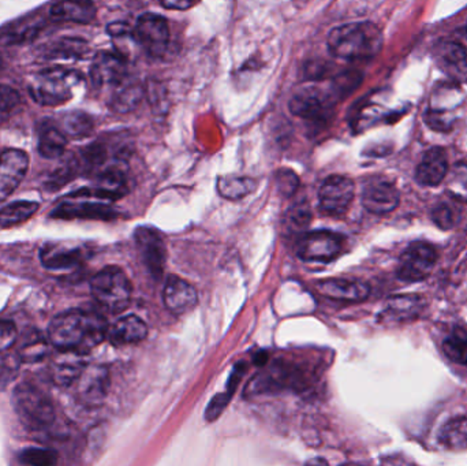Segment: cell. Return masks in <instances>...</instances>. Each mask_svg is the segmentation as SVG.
<instances>
[{
  "instance_id": "9c48e42d",
  "label": "cell",
  "mask_w": 467,
  "mask_h": 466,
  "mask_svg": "<svg viewBox=\"0 0 467 466\" xmlns=\"http://www.w3.org/2000/svg\"><path fill=\"white\" fill-rule=\"evenodd\" d=\"M135 40L150 57L165 55L170 44V27L162 15L147 12L139 18L134 29Z\"/></svg>"
},
{
  "instance_id": "4316f807",
  "label": "cell",
  "mask_w": 467,
  "mask_h": 466,
  "mask_svg": "<svg viewBox=\"0 0 467 466\" xmlns=\"http://www.w3.org/2000/svg\"><path fill=\"white\" fill-rule=\"evenodd\" d=\"M81 358L83 354L71 351V358L58 361L52 368V381L60 387H68L76 383L86 366Z\"/></svg>"
},
{
  "instance_id": "ba28073f",
  "label": "cell",
  "mask_w": 467,
  "mask_h": 466,
  "mask_svg": "<svg viewBox=\"0 0 467 466\" xmlns=\"http://www.w3.org/2000/svg\"><path fill=\"white\" fill-rule=\"evenodd\" d=\"M438 261L435 246L415 242L406 249L398 266V277L405 282H421L430 277Z\"/></svg>"
},
{
  "instance_id": "7bdbcfd3",
  "label": "cell",
  "mask_w": 467,
  "mask_h": 466,
  "mask_svg": "<svg viewBox=\"0 0 467 466\" xmlns=\"http://www.w3.org/2000/svg\"><path fill=\"white\" fill-rule=\"evenodd\" d=\"M278 189L282 195L291 196L297 190L300 181L297 175L290 170H280L277 175Z\"/></svg>"
},
{
  "instance_id": "7402d4cb",
  "label": "cell",
  "mask_w": 467,
  "mask_h": 466,
  "mask_svg": "<svg viewBox=\"0 0 467 466\" xmlns=\"http://www.w3.org/2000/svg\"><path fill=\"white\" fill-rule=\"evenodd\" d=\"M50 17L56 22L91 24L96 18V6L92 0H60L51 7Z\"/></svg>"
},
{
  "instance_id": "52a82bcc",
  "label": "cell",
  "mask_w": 467,
  "mask_h": 466,
  "mask_svg": "<svg viewBox=\"0 0 467 466\" xmlns=\"http://www.w3.org/2000/svg\"><path fill=\"white\" fill-rule=\"evenodd\" d=\"M109 203L111 201L97 197L91 189H84L68 196V200L60 204L51 216L60 219H111L115 213Z\"/></svg>"
},
{
  "instance_id": "d6a6232c",
  "label": "cell",
  "mask_w": 467,
  "mask_h": 466,
  "mask_svg": "<svg viewBox=\"0 0 467 466\" xmlns=\"http://www.w3.org/2000/svg\"><path fill=\"white\" fill-rule=\"evenodd\" d=\"M254 189L256 181L247 177H223L218 182L219 193L229 200H239Z\"/></svg>"
},
{
  "instance_id": "7c38bea8",
  "label": "cell",
  "mask_w": 467,
  "mask_h": 466,
  "mask_svg": "<svg viewBox=\"0 0 467 466\" xmlns=\"http://www.w3.org/2000/svg\"><path fill=\"white\" fill-rule=\"evenodd\" d=\"M333 92L318 86L300 89L290 100L291 113L303 119H323L333 108Z\"/></svg>"
},
{
  "instance_id": "6da1fadb",
  "label": "cell",
  "mask_w": 467,
  "mask_h": 466,
  "mask_svg": "<svg viewBox=\"0 0 467 466\" xmlns=\"http://www.w3.org/2000/svg\"><path fill=\"white\" fill-rule=\"evenodd\" d=\"M107 333L109 327L103 316L70 309L51 320L48 341L60 351H74L85 356L106 340Z\"/></svg>"
},
{
  "instance_id": "7a4b0ae2",
  "label": "cell",
  "mask_w": 467,
  "mask_h": 466,
  "mask_svg": "<svg viewBox=\"0 0 467 466\" xmlns=\"http://www.w3.org/2000/svg\"><path fill=\"white\" fill-rule=\"evenodd\" d=\"M326 43L334 57L357 62L376 57L382 48V35L372 22H353L331 30Z\"/></svg>"
},
{
  "instance_id": "ffe728a7",
  "label": "cell",
  "mask_w": 467,
  "mask_h": 466,
  "mask_svg": "<svg viewBox=\"0 0 467 466\" xmlns=\"http://www.w3.org/2000/svg\"><path fill=\"white\" fill-rule=\"evenodd\" d=\"M318 289L324 297L343 302L365 301L371 294V289L366 284L350 279H326L318 285Z\"/></svg>"
},
{
  "instance_id": "ab89813d",
  "label": "cell",
  "mask_w": 467,
  "mask_h": 466,
  "mask_svg": "<svg viewBox=\"0 0 467 466\" xmlns=\"http://www.w3.org/2000/svg\"><path fill=\"white\" fill-rule=\"evenodd\" d=\"M22 465L51 466L58 462V454L53 450L29 447L18 455Z\"/></svg>"
},
{
  "instance_id": "f546056e",
  "label": "cell",
  "mask_w": 467,
  "mask_h": 466,
  "mask_svg": "<svg viewBox=\"0 0 467 466\" xmlns=\"http://www.w3.org/2000/svg\"><path fill=\"white\" fill-rule=\"evenodd\" d=\"M89 52L88 44L80 39H60L58 42L51 43L43 51V55L47 60H55V58H85Z\"/></svg>"
},
{
  "instance_id": "c3c4849f",
  "label": "cell",
  "mask_w": 467,
  "mask_h": 466,
  "mask_svg": "<svg viewBox=\"0 0 467 466\" xmlns=\"http://www.w3.org/2000/svg\"><path fill=\"white\" fill-rule=\"evenodd\" d=\"M4 68V58L0 55V68Z\"/></svg>"
},
{
  "instance_id": "74e56055",
  "label": "cell",
  "mask_w": 467,
  "mask_h": 466,
  "mask_svg": "<svg viewBox=\"0 0 467 466\" xmlns=\"http://www.w3.org/2000/svg\"><path fill=\"white\" fill-rule=\"evenodd\" d=\"M81 170V162L76 159V157H68L66 162H63L60 165V169L56 170L52 175H51L50 181H48V186L50 189H60L63 185L70 182L78 172Z\"/></svg>"
},
{
  "instance_id": "484cf974",
  "label": "cell",
  "mask_w": 467,
  "mask_h": 466,
  "mask_svg": "<svg viewBox=\"0 0 467 466\" xmlns=\"http://www.w3.org/2000/svg\"><path fill=\"white\" fill-rule=\"evenodd\" d=\"M439 442L446 449H467V414L455 417L444 424L439 432Z\"/></svg>"
},
{
  "instance_id": "30bf717a",
  "label": "cell",
  "mask_w": 467,
  "mask_h": 466,
  "mask_svg": "<svg viewBox=\"0 0 467 466\" xmlns=\"http://www.w3.org/2000/svg\"><path fill=\"white\" fill-rule=\"evenodd\" d=\"M353 181L343 175H331L324 181L318 192V207L324 215L343 216L353 203Z\"/></svg>"
},
{
  "instance_id": "8d00e7d4",
  "label": "cell",
  "mask_w": 467,
  "mask_h": 466,
  "mask_svg": "<svg viewBox=\"0 0 467 466\" xmlns=\"http://www.w3.org/2000/svg\"><path fill=\"white\" fill-rule=\"evenodd\" d=\"M142 99V89L139 85H127L117 93L112 101V108L118 113H129L139 106Z\"/></svg>"
},
{
  "instance_id": "60d3db41",
  "label": "cell",
  "mask_w": 467,
  "mask_h": 466,
  "mask_svg": "<svg viewBox=\"0 0 467 466\" xmlns=\"http://www.w3.org/2000/svg\"><path fill=\"white\" fill-rule=\"evenodd\" d=\"M461 210L456 205L447 203L440 204L432 213L433 221L443 230H450V229L455 228L461 221Z\"/></svg>"
},
{
  "instance_id": "f6af8a7d",
  "label": "cell",
  "mask_w": 467,
  "mask_h": 466,
  "mask_svg": "<svg viewBox=\"0 0 467 466\" xmlns=\"http://www.w3.org/2000/svg\"><path fill=\"white\" fill-rule=\"evenodd\" d=\"M290 218L291 221H294L295 225L306 226L310 221L311 213L305 204H300V205L291 210Z\"/></svg>"
},
{
  "instance_id": "d590c367",
  "label": "cell",
  "mask_w": 467,
  "mask_h": 466,
  "mask_svg": "<svg viewBox=\"0 0 467 466\" xmlns=\"http://www.w3.org/2000/svg\"><path fill=\"white\" fill-rule=\"evenodd\" d=\"M38 29L40 27L37 24H30V22L14 25L12 29L0 35V44L7 47V45L22 44V43L29 42L37 35Z\"/></svg>"
},
{
  "instance_id": "7dc6e473",
  "label": "cell",
  "mask_w": 467,
  "mask_h": 466,
  "mask_svg": "<svg viewBox=\"0 0 467 466\" xmlns=\"http://www.w3.org/2000/svg\"><path fill=\"white\" fill-rule=\"evenodd\" d=\"M107 30L112 37H125V36L130 35V28L126 22H114L107 28Z\"/></svg>"
},
{
  "instance_id": "e575fe53",
  "label": "cell",
  "mask_w": 467,
  "mask_h": 466,
  "mask_svg": "<svg viewBox=\"0 0 467 466\" xmlns=\"http://www.w3.org/2000/svg\"><path fill=\"white\" fill-rule=\"evenodd\" d=\"M48 353H50V343L40 333L28 335L20 348V358L28 364L44 360Z\"/></svg>"
},
{
  "instance_id": "836d02e7",
  "label": "cell",
  "mask_w": 467,
  "mask_h": 466,
  "mask_svg": "<svg viewBox=\"0 0 467 466\" xmlns=\"http://www.w3.org/2000/svg\"><path fill=\"white\" fill-rule=\"evenodd\" d=\"M446 190L451 197L467 203V160L456 163L451 172L447 173Z\"/></svg>"
},
{
  "instance_id": "8fae6325",
  "label": "cell",
  "mask_w": 467,
  "mask_h": 466,
  "mask_svg": "<svg viewBox=\"0 0 467 466\" xmlns=\"http://www.w3.org/2000/svg\"><path fill=\"white\" fill-rule=\"evenodd\" d=\"M343 251V239L333 231L318 230L305 234L297 245V253L305 261L328 263Z\"/></svg>"
},
{
  "instance_id": "d4e9b609",
  "label": "cell",
  "mask_w": 467,
  "mask_h": 466,
  "mask_svg": "<svg viewBox=\"0 0 467 466\" xmlns=\"http://www.w3.org/2000/svg\"><path fill=\"white\" fill-rule=\"evenodd\" d=\"M423 302L415 295L392 298L387 309L382 312V317L387 322H405V320L415 319L423 307Z\"/></svg>"
},
{
  "instance_id": "e0dca14e",
  "label": "cell",
  "mask_w": 467,
  "mask_h": 466,
  "mask_svg": "<svg viewBox=\"0 0 467 466\" xmlns=\"http://www.w3.org/2000/svg\"><path fill=\"white\" fill-rule=\"evenodd\" d=\"M135 244L139 246L142 261L153 277L159 279L165 269L167 249L157 231L150 228H140L135 231Z\"/></svg>"
},
{
  "instance_id": "d6986e66",
  "label": "cell",
  "mask_w": 467,
  "mask_h": 466,
  "mask_svg": "<svg viewBox=\"0 0 467 466\" xmlns=\"http://www.w3.org/2000/svg\"><path fill=\"white\" fill-rule=\"evenodd\" d=\"M163 301L170 312L182 315L197 305V292L191 285L183 281L182 277L171 275L163 289Z\"/></svg>"
},
{
  "instance_id": "277c9868",
  "label": "cell",
  "mask_w": 467,
  "mask_h": 466,
  "mask_svg": "<svg viewBox=\"0 0 467 466\" xmlns=\"http://www.w3.org/2000/svg\"><path fill=\"white\" fill-rule=\"evenodd\" d=\"M15 410L21 419L32 431H43L55 422V406L50 397L29 382L18 384L14 390Z\"/></svg>"
},
{
  "instance_id": "ee69618b",
  "label": "cell",
  "mask_w": 467,
  "mask_h": 466,
  "mask_svg": "<svg viewBox=\"0 0 467 466\" xmlns=\"http://www.w3.org/2000/svg\"><path fill=\"white\" fill-rule=\"evenodd\" d=\"M231 396L232 394L227 391V393L218 394L215 398L209 402L205 414L208 422H215V420L221 416V412H223V410L226 409L227 405H229Z\"/></svg>"
},
{
  "instance_id": "44dd1931",
  "label": "cell",
  "mask_w": 467,
  "mask_h": 466,
  "mask_svg": "<svg viewBox=\"0 0 467 466\" xmlns=\"http://www.w3.org/2000/svg\"><path fill=\"white\" fill-rule=\"evenodd\" d=\"M448 159L443 148H431L426 151L415 172V180L423 186H436L446 180Z\"/></svg>"
},
{
  "instance_id": "cb8c5ba5",
  "label": "cell",
  "mask_w": 467,
  "mask_h": 466,
  "mask_svg": "<svg viewBox=\"0 0 467 466\" xmlns=\"http://www.w3.org/2000/svg\"><path fill=\"white\" fill-rule=\"evenodd\" d=\"M68 145V137L56 122H43L38 129V154L45 159H56L62 157Z\"/></svg>"
},
{
  "instance_id": "4fadbf2b",
  "label": "cell",
  "mask_w": 467,
  "mask_h": 466,
  "mask_svg": "<svg viewBox=\"0 0 467 466\" xmlns=\"http://www.w3.org/2000/svg\"><path fill=\"white\" fill-rule=\"evenodd\" d=\"M76 396L81 404L97 407L103 404L109 389V374L106 366H85L76 379Z\"/></svg>"
},
{
  "instance_id": "83f0119b",
  "label": "cell",
  "mask_w": 467,
  "mask_h": 466,
  "mask_svg": "<svg viewBox=\"0 0 467 466\" xmlns=\"http://www.w3.org/2000/svg\"><path fill=\"white\" fill-rule=\"evenodd\" d=\"M38 210V204L33 201H15L0 208V229L22 225L29 221Z\"/></svg>"
},
{
  "instance_id": "4dcf8cb0",
  "label": "cell",
  "mask_w": 467,
  "mask_h": 466,
  "mask_svg": "<svg viewBox=\"0 0 467 466\" xmlns=\"http://www.w3.org/2000/svg\"><path fill=\"white\" fill-rule=\"evenodd\" d=\"M80 259L78 251H71V249L47 246L42 251V263L48 269H73L80 263Z\"/></svg>"
},
{
  "instance_id": "603a6c76",
  "label": "cell",
  "mask_w": 467,
  "mask_h": 466,
  "mask_svg": "<svg viewBox=\"0 0 467 466\" xmlns=\"http://www.w3.org/2000/svg\"><path fill=\"white\" fill-rule=\"evenodd\" d=\"M147 335L148 327L144 320L134 315L124 316L117 320L107 333L109 342L114 346L134 345L144 341Z\"/></svg>"
},
{
  "instance_id": "bcb514c9",
  "label": "cell",
  "mask_w": 467,
  "mask_h": 466,
  "mask_svg": "<svg viewBox=\"0 0 467 466\" xmlns=\"http://www.w3.org/2000/svg\"><path fill=\"white\" fill-rule=\"evenodd\" d=\"M160 4L168 10H188L196 6L198 0H160Z\"/></svg>"
},
{
  "instance_id": "1f68e13d",
  "label": "cell",
  "mask_w": 467,
  "mask_h": 466,
  "mask_svg": "<svg viewBox=\"0 0 467 466\" xmlns=\"http://www.w3.org/2000/svg\"><path fill=\"white\" fill-rule=\"evenodd\" d=\"M443 350L447 358L454 363L467 366V330L455 327L447 335L443 342Z\"/></svg>"
},
{
  "instance_id": "8992f818",
  "label": "cell",
  "mask_w": 467,
  "mask_h": 466,
  "mask_svg": "<svg viewBox=\"0 0 467 466\" xmlns=\"http://www.w3.org/2000/svg\"><path fill=\"white\" fill-rule=\"evenodd\" d=\"M463 106V93L455 84H446L433 92L430 108L425 114V122L431 129L448 132L458 119Z\"/></svg>"
},
{
  "instance_id": "5b68a950",
  "label": "cell",
  "mask_w": 467,
  "mask_h": 466,
  "mask_svg": "<svg viewBox=\"0 0 467 466\" xmlns=\"http://www.w3.org/2000/svg\"><path fill=\"white\" fill-rule=\"evenodd\" d=\"M91 292L106 312L121 313L129 307L132 285L121 269L106 267L92 277Z\"/></svg>"
},
{
  "instance_id": "9a60e30c",
  "label": "cell",
  "mask_w": 467,
  "mask_h": 466,
  "mask_svg": "<svg viewBox=\"0 0 467 466\" xmlns=\"http://www.w3.org/2000/svg\"><path fill=\"white\" fill-rule=\"evenodd\" d=\"M399 190L394 183L382 178H374L365 183L362 190V204L365 210L374 215H387L399 205Z\"/></svg>"
},
{
  "instance_id": "f35d334b",
  "label": "cell",
  "mask_w": 467,
  "mask_h": 466,
  "mask_svg": "<svg viewBox=\"0 0 467 466\" xmlns=\"http://www.w3.org/2000/svg\"><path fill=\"white\" fill-rule=\"evenodd\" d=\"M21 106V96L12 86L0 85V125L12 118Z\"/></svg>"
},
{
  "instance_id": "3957f363",
  "label": "cell",
  "mask_w": 467,
  "mask_h": 466,
  "mask_svg": "<svg viewBox=\"0 0 467 466\" xmlns=\"http://www.w3.org/2000/svg\"><path fill=\"white\" fill-rule=\"evenodd\" d=\"M84 77L68 68H47L36 74L29 84V93L40 106L58 107L68 103L76 95Z\"/></svg>"
},
{
  "instance_id": "5bb4252c",
  "label": "cell",
  "mask_w": 467,
  "mask_h": 466,
  "mask_svg": "<svg viewBox=\"0 0 467 466\" xmlns=\"http://www.w3.org/2000/svg\"><path fill=\"white\" fill-rule=\"evenodd\" d=\"M29 169V157L21 149H6L0 154V203L21 185Z\"/></svg>"
},
{
  "instance_id": "b9f144b4",
  "label": "cell",
  "mask_w": 467,
  "mask_h": 466,
  "mask_svg": "<svg viewBox=\"0 0 467 466\" xmlns=\"http://www.w3.org/2000/svg\"><path fill=\"white\" fill-rule=\"evenodd\" d=\"M18 340V330L12 320H0V353L9 350Z\"/></svg>"
},
{
  "instance_id": "ac0fdd59",
  "label": "cell",
  "mask_w": 467,
  "mask_h": 466,
  "mask_svg": "<svg viewBox=\"0 0 467 466\" xmlns=\"http://www.w3.org/2000/svg\"><path fill=\"white\" fill-rule=\"evenodd\" d=\"M126 76V62L118 53L101 52L92 63L91 78L94 86L118 85Z\"/></svg>"
},
{
  "instance_id": "f1b7e54d",
  "label": "cell",
  "mask_w": 467,
  "mask_h": 466,
  "mask_svg": "<svg viewBox=\"0 0 467 466\" xmlns=\"http://www.w3.org/2000/svg\"><path fill=\"white\" fill-rule=\"evenodd\" d=\"M56 125L62 130L63 134L70 139H83L91 134L93 130V119L88 114L81 111H71L60 116Z\"/></svg>"
},
{
  "instance_id": "2e32d148",
  "label": "cell",
  "mask_w": 467,
  "mask_h": 466,
  "mask_svg": "<svg viewBox=\"0 0 467 466\" xmlns=\"http://www.w3.org/2000/svg\"><path fill=\"white\" fill-rule=\"evenodd\" d=\"M438 68L454 83H467V48L451 40H441L433 47Z\"/></svg>"
}]
</instances>
